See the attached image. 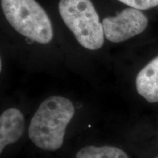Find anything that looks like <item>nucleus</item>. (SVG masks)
Returning a JSON list of instances; mask_svg holds the SVG:
<instances>
[{
	"mask_svg": "<svg viewBox=\"0 0 158 158\" xmlns=\"http://www.w3.org/2000/svg\"><path fill=\"white\" fill-rule=\"evenodd\" d=\"M76 158H129L123 150L111 146H87L76 154Z\"/></svg>",
	"mask_w": 158,
	"mask_h": 158,
	"instance_id": "7",
	"label": "nucleus"
},
{
	"mask_svg": "<svg viewBox=\"0 0 158 158\" xmlns=\"http://www.w3.org/2000/svg\"><path fill=\"white\" fill-rule=\"evenodd\" d=\"M4 15L20 35L35 42L46 44L53 38L50 19L35 0H1Z\"/></svg>",
	"mask_w": 158,
	"mask_h": 158,
	"instance_id": "3",
	"label": "nucleus"
},
{
	"mask_svg": "<svg viewBox=\"0 0 158 158\" xmlns=\"http://www.w3.org/2000/svg\"><path fill=\"white\" fill-rule=\"evenodd\" d=\"M75 114L74 105L62 96H51L39 106L31 118L28 134L36 147L45 151L62 147L67 126Z\"/></svg>",
	"mask_w": 158,
	"mask_h": 158,
	"instance_id": "1",
	"label": "nucleus"
},
{
	"mask_svg": "<svg viewBox=\"0 0 158 158\" xmlns=\"http://www.w3.org/2000/svg\"><path fill=\"white\" fill-rule=\"evenodd\" d=\"M104 35L112 43H121L141 34L148 25V19L139 10L127 8L116 16L102 21Z\"/></svg>",
	"mask_w": 158,
	"mask_h": 158,
	"instance_id": "4",
	"label": "nucleus"
},
{
	"mask_svg": "<svg viewBox=\"0 0 158 158\" xmlns=\"http://www.w3.org/2000/svg\"><path fill=\"white\" fill-rule=\"evenodd\" d=\"M23 114L17 108L5 110L0 116V153L7 146L19 140L24 131Z\"/></svg>",
	"mask_w": 158,
	"mask_h": 158,
	"instance_id": "5",
	"label": "nucleus"
},
{
	"mask_svg": "<svg viewBox=\"0 0 158 158\" xmlns=\"http://www.w3.org/2000/svg\"><path fill=\"white\" fill-rule=\"evenodd\" d=\"M59 12L83 47L89 50L101 48L104 43L103 27L91 0H60Z\"/></svg>",
	"mask_w": 158,
	"mask_h": 158,
	"instance_id": "2",
	"label": "nucleus"
},
{
	"mask_svg": "<svg viewBox=\"0 0 158 158\" xmlns=\"http://www.w3.org/2000/svg\"><path fill=\"white\" fill-rule=\"evenodd\" d=\"M155 158H158V156H157V157H155Z\"/></svg>",
	"mask_w": 158,
	"mask_h": 158,
	"instance_id": "9",
	"label": "nucleus"
},
{
	"mask_svg": "<svg viewBox=\"0 0 158 158\" xmlns=\"http://www.w3.org/2000/svg\"><path fill=\"white\" fill-rule=\"evenodd\" d=\"M135 85L138 93L147 101L151 103L158 102V56L138 73Z\"/></svg>",
	"mask_w": 158,
	"mask_h": 158,
	"instance_id": "6",
	"label": "nucleus"
},
{
	"mask_svg": "<svg viewBox=\"0 0 158 158\" xmlns=\"http://www.w3.org/2000/svg\"><path fill=\"white\" fill-rule=\"evenodd\" d=\"M130 7L139 10H148L158 5V0H118Z\"/></svg>",
	"mask_w": 158,
	"mask_h": 158,
	"instance_id": "8",
	"label": "nucleus"
}]
</instances>
